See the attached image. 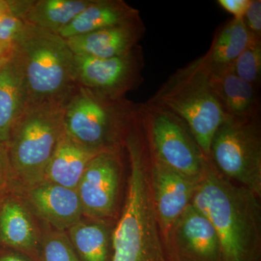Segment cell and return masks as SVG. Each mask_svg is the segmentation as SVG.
<instances>
[{
	"instance_id": "cell-24",
	"label": "cell",
	"mask_w": 261,
	"mask_h": 261,
	"mask_svg": "<svg viewBox=\"0 0 261 261\" xmlns=\"http://www.w3.org/2000/svg\"><path fill=\"white\" fill-rule=\"evenodd\" d=\"M39 261H80L65 231L55 229L43 240Z\"/></svg>"
},
{
	"instance_id": "cell-23",
	"label": "cell",
	"mask_w": 261,
	"mask_h": 261,
	"mask_svg": "<svg viewBox=\"0 0 261 261\" xmlns=\"http://www.w3.org/2000/svg\"><path fill=\"white\" fill-rule=\"evenodd\" d=\"M231 67L239 78L258 88L261 75L260 37L252 34L246 48Z\"/></svg>"
},
{
	"instance_id": "cell-30",
	"label": "cell",
	"mask_w": 261,
	"mask_h": 261,
	"mask_svg": "<svg viewBox=\"0 0 261 261\" xmlns=\"http://www.w3.org/2000/svg\"><path fill=\"white\" fill-rule=\"evenodd\" d=\"M9 10V6H8V1H3L0 0V15L5 13V12Z\"/></svg>"
},
{
	"instance_id": "cell-17",
	"label": "cell",
	"mask_w": 261,
	"mask_h": 261,
	"mask_svg": "<svg viewBox=\"0 0 261 261\" xmlns=\"http://www.w3.org/2000/svg\"><path fill=\"white\" fill-rule=\"evenodd\" d=\"M102 151L84 145L64 130L48 164L44 180L75 190L89 162Z\"/></svg>"
},
{
	"instance_id": "cell-11",
	"label": "cell",
	"mask_w": 261,
	"mask_h": 261,
	"mask_svg": "<svg viewBox=\"0 0 261 261\" xmlns=\"http://www.w3.org/2000/svg\"><path fill=\"white\" fill-rule=\"evenodd\" d=\"M165 247L169 261H222L214 226L192 204L173 224Z\"/></svg>"
},
{
	"instance_id": "cell-14",
	"label": "cell",
	"mask_w": 261,
	"mask_h": 261,
	"mask_svg": "<svg viewBox=\"0 0 261 261\" xmlns=\"http://www.w3.org/2000/svg\"><path fill=\"white\" fill-rule=\"evenodd\" d=\"M140 18L128 23L65 39L75 56L111 58L124 56L137 47L144 34Z\"/></svg>"
},
{
	"instance_id": "cell-31",
	"label": "cell",
	"mask_w": 261,
	"mask_h": 261,
	"mask_svg": "<svg viewBox=\"0 0 261 261\" xmlns=\"http://www.w3.org/2000/svg\"></svg>"
},
{
	"instance_id": "cell-26",
	"label": "cell",
	"mask_w": 261,
	"mask_h": 261,
	"mask_svg": "<svg viewBox=\"0 0 261 261\" xmlns=\"http://www.w3.org/2000/svg\"><path fill=\"white\" fill-rule=\"evenodd\" d=\"M14 178L8 146L7 144L0 143V195L8 188Z\"/></svg>"
},
{
	"instance_id": "cell-22",
	"label": "cell",
	"mask_w": 261,
	"mask_h": 261,
	"mask_svg": "<svg viewBox=\"0 0 261 261\" xmlns=\"http://www.w3.org/2000/svg\"><path fill=\"white\" fill-rule=\"evenodd\" d=\"M0 240L5 245L37 256L36 228L28 211L18 201L8 199L0 208Z\"/></svg>"
},
{
	"instance_id": "cell-6",
	"label": "cell",
	"mask_w": 261,
	"mask_h": 261,
	"mask_svg": "<svg viewBox=\"0 0 261 261\" xmlns=\"http://www.w3.org/2000/svg\"><path fill=\"white\" fill-rule=\"evenodd\" d=\"M136 113L123 99H112L79 85L65 104V130L91 148L113 149L116 135Z\"/></svg>"
},
{
	"instance_id": "cell-13",
	"label": "cell",
	"mask_w": 261,
	"mask_h": 261,
	"mask_svg": "<svg viewBox=\"0 0 261 261\" xmlns=\"http://www.w3.org/2000/svg\"><path fill=\"white\" fill-rule=\"evenodd\" d=\"M27 190L29 205L55 229L68 231L83 219L80 197L74 189L44 180Z\"/></svg>"
},
{
	"instance_id": "cell-15",
	"label": "cell",
	"mask_w": 261,
	"mask_h": 261,
	"mask_svg": "<svg viewBox=\"0 0 261 261\" xmlns=\"http://www.w3.org/2000/svg\"><path fill=\"white\" fill-rule=\"evenodd\" d=\"M28 105L27 82L16 51L0 58V143L7 144Z\"/></svg>"
},
{
	"instance_id": "cell-18",
	"label": "cell",
	"mask_w": 261,
	"mask_h": 261,
	"mask_svg": "<svg viewBox=\"0 0 261 261\" xmlns=\"http://www.w3.org/2000/svg\"><path fill=\"white\" fill-rule=\"evenodd\" d=\"M211 80L228 116L240 120L256 119L260 109L257 87L239 78L231 67L221 73H211Z\"/></svg>"
},
{
	"instance_id": "cell-8",
	"label": "cell",
	"mask_w": 261,
	"mask_h": 261,
	"mask_svg": "<svg viewBox=\"0 0 261 261\" xmlns=\"http://www.w3.org/2000/svg\"><path fill=\"white\" fill-rule=\"evenodd\" d=\"M141 112L149 119L154 159L189 177L200 178L207 159L183 123L171 113L147 105Z\"/></svg>"
},
{
	"instance_id": "cell-3",
	"label": "cell",
	"mask_w": 261,
	"mask_h": 261,
	"mask_svg": "<svg viewBox=\"0 0 261 261\" xmlns=\"http://www.w3.org/2000/svg\"><path fill=\"white\" fill-rule=\"evenodd\" d=\"M146 105L171 113L185 123L210 160L215 134L229 116L215 93L203 56L175 72Z\"/></svg>"
},
{
	"instance_id": "cell-4",
	"label": "cell",
	"mask_w": 261,
	"mask_h": 261,
	"mask_svg": "<svg viewBox=\"0 0 261 261\" xmlns=\"http://www.w3.org/2000/svg\"><path fill=\"white\" fill-rule=\"evenodd\" d=\"M13 50L23 65L28 104L66 102L79 84L75 55L64 38L25 23Z\"/></svg>"
},
{
	"instance_id": "cell-25",
	"label": "cell",
	"mask_w": 261,
	"mask_h": 261,
	"mask_svg": "<svg viewBox=\"0 0 261 261\" xmlns=\"http://www.w3.org/2000/svg\"><path fill=\"white\" fill-rule=\"evenodd\" d=\"M25 24L21 18L10 10L0 15V58L13 51Z\"/></svg>"
},
{
	"instance_id": "cell-16",
	"label": "cell",
	"mask_w": 261,
	"mask_h": 261,
	"mask_svg": "<svg viewBox=\"0 0 261 261\" xmlns=\"http://www.w3.org/2000/svg\"><path fill=\"white\" fill-rule=\"evenodd\" d=\"M94 0L9 1L10 12L25 23L58 34Z\"/></svg>"
},
{
	"instance_id": "cell-5",
	"label": "cell",
	"mask_w": 261,
	"mask_h": 261,
	"mask_svg": "<svg viewBox=\"0 0 261 261\" xmlns=\"http://www.w3.org/2000/svg\"><path fill=\"white\" fill-rule=\"evenodd\" d=\"M65 103L28 104L7 143L15 177L25 188L45 179L48 164L64 132Z\"/></svg>"
},
{
	"instance_id": "cell-20",
	"label": "cell",
	"mask_w": 261,
	"mask_h": 261,
	"mask_svg": "<svg viewBox=\"0 0 261 261\" xmlns=\"http://www.w3.org/2000/svg\"><path fill=\"white\" fill-rule=\"evenodd\" d=\"M67 232L80 261H112L113 230L105 220L82 219Z\"/></svg>"
},
{
	"instance_id": "cell-12",
	"label": "cell",
	"mask_w": 261,
	"mask_h": 261,
	"mask_svg": "<svg viewBox=\"0 0 261 261\" xmlns=\"http://www.w3.org/2000/svg\"><path fill=\"white\" fill-rule=\"evenodd\" d=\"M200 178L176 172L153 159L151 192L164 245L173 224L191 204Z\"/></svg>"
},
{
	"instance_id": "cell-29",
	"label": "cell",
	"mask_w": 261,
	"mask_h": 261,
	"mask_svg": "<svg viewBox=\"0 0 261 261\" xmlns=\"http://www.w3.org/2000/svg\"><path fill=\"white\" fill-rule=\"evenodd\" d=\"M0 261H29L25 259V257L20 256L18 255H13V254H10V255H5V256L2 257L0 258Z\"/></svg>"
},
{
	"instance_id": "cell-9",
	"label": "cell",
	"mask_w": 261,
	"mask_h": 261,
	"mask_svg": "<svg viewBox=\"0 0 261 261\" xmlns=\"http://www.w3.org/2000/svg\"><path fill=\"white\" fill-rule=\"evenodd\" d=\"M75 62L79 85L112 99H123L142 80L143 56L138 46L124 56L111 58L75 56Z\"/></svg>"
},
{
	"instance_id": "cell-1",
	"label": "cell",
	"mask_w": 261,
	"mask_h": 261,
	"mask_svg": "<svg viewBox=\"0 0 261 261\" xmlns=\"http://www.w3.org/2000/svg\"><path fill=\"white\" fill-rule=\"evenodd\" d=\"M259 196L223 176L206 159L191 204L214 226L222 261H260Z\"/></svg>"
},
{
	"instance_id": "cell-2",
	"label": "cell",
	"mask_w": 261,
	"mask_h": 261,
	"mask_svg": "<svg viewBox=\"0 0 261 261\" xmlns=\"http://www.w3.org/2000/svg\"><path fill=\"white\" fill-rule=\"evenodd\" d=\"M130 174L126 202L113 230L112 261H169L152 200L150 171L142 145L128 136Z\"/></svg>"
},
{
	"instance_id": "cell-7",
	"label": "cell",
	"mask_w": 261,
	"mask_h": 261,
	"mask_svg": "<svg viewBox=\"0 0 261 261\" xmlns=\"http://www.w3.org/2000/svg\"><path fill=\"white\" fill-rule=\"evenodd\" d=\"M210 160L223 176L261 194V138L256 119L228 117L215 134Z\"/></svg>"
},
{
	"instance_id": "cell-19",
	"label": "cell",
	"mask_w": 261,
	"mask_h": 261,
	"mask_svg": "<svg viewBox=\"0 0 261 261\" xmlns=\"http://www.w3.org/2000/svg\"><path fill=\"white\" fill-rule=\"evenodd\" d=\"M139 18L138 11L124 2L94 0L58 34L68 39L128 23Z\"/></svg>"
},
{
	"instance_id": "cell-21",
	"label": "cell",
	"mask_w": 261,
	"mask_h": 261,
	"mask_svg": "<svg viewBox=\"0 0 261 261\" xmlns=\"http://www.w3.org/2000/svg\"><path fill=\"white\" fill-rule=\"evenodd\" d=\"M243 18H233L218 30L207 54L203 56L211 74L221 73L232 65L251 39Z\"/></svg>"
},
{
	"instance_id": "cell-27",
	"label": "cell",
	"mask_w": 261,
	"mask_h": 261,
	"mask_svg": "<svg viewBox=\"0 0 261 261\" xmlns=\"http://www.w3.org/2000/svg\"><path fill=\"white\" fill-rule=\"evenodd\" d=\"M244 23L252 35L260 37L261 1L250 0V5L243 17Z\"/></svg>"
},
{
	"instance_id": "cell-10",
	"label": "cell",
	"mask_w": 261,
	"mask_h": 261,
	"mask_svg": "<svg viewBox=\"0 0 261 261\" xmlns=\"http://www.w3.org/2000/svg\"><path fill=\"white\" fill-rule=\"evenodd\" d=\"M121 180V166L114 149L97 154L79 182L76 190L83 215L105 220L114 214Z\"/></svg>"
},
{
	"instance_id": "cell-28",
	"label": "cell",
	"mask_w": 261,
	"mask_h": 261,
	"mask_svg": "<svg viewBox=\"0 0 261 261\" xmlns=\"http://www.w3.org/2000/svg\"><path fill=\"white\" fill-rule=\"evenodd\" d=\"M220 6L233 15L234 18H243L250 0H219Z\"/></svg>"
}]
</instances>
